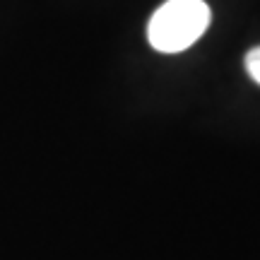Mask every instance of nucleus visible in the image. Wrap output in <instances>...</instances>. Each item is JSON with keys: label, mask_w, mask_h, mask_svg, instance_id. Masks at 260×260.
<instances>
[{"label": "nucleus", "mask_w": 260, "mask_h": 260, "mask_svg": "<svg viewBox=\"0 0 260 260\" xmlns=\"http://www.w3.org/2000/svg\"><path fill=\"white\" fill-rule=\"evenodd\" d=\"M210 27V8L203 0H167L152 15L147 39L159 53H181Z\"/></svg>", "instance_id": "f257e3e1"}, {"label": "nucleus", "mask_w": 260, "mask_h": 260, "mask_svg": "<svg viewBox=\"0 0 260 260\" xmlns=\"http://www.w3.org/2000/svg\"><path fill=\"white\" fill-rule=\"evenodd\" d=\"M246 70H248V75L260 84V46L251 48V51L246 53Z\"/></svg>", "instance_id": "f03ea898"}]
</instances>
